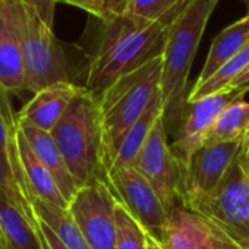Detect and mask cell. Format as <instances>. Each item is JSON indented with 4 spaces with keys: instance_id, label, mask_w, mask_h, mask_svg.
<instances>
[{
    "instance_id": "cell-1",
    "label": "cell",
    "mask_w": 249,
    "mask_h": 249,
    "mask_svg": "<svg viewBox=\"0 0 249 249\" xmlns=\"http://www.w3.org/2000/svg\"><path fill=\"white\" fill-rule=\"evenodd\" d=\"M98 22L100 33L82 85L97 98L123 75L163 54L169 25L142 21L129 14L106 17Z\"/></svg>"
},
{
    "instance_id": "cell-2",
    "label": "cell",
    "mask_w": 249,
    "mask_h": 249,
    "mask_svg": "<svg viewBox=\"0 0 249 249\" xmlns=\"http://www.w3.org/2000/svg\"><path fill=\"white\" fill-rule=\"evenodd\" d=\"M220 0H189L169 22L163 50L161 97L166 126L188 108V78L202 34Z\"/></svg>"
},
{
    "instance_id": "cell-3",
    "label": "cell",
    "mask_w": 249,
    "mask_h": 249,
    "mask_svg": "<svg viewBox=\"0 0 249 249\" xmlns=\"http://www.w3.org/2000/svg\"><path fill=\"white\" fill-rule=\"evenodd\" d=\"M50 134L81 186L106 180L101 113L95 95L82 87Z\"/></svg>"
},
{
    "instance_id": "cell-4",
    "label": "cell",
    "mask_w": 249,
    "mask_h": 249,
    "mask_svg": "<svg viewBox=\"0 0 249 249\" xmlns=\"http://www.w3.org/2000/svg\"><path fill=\"white\" fill-rule=\"evenodd\" d=\"M161 72L163 54L137 71L123 75L98 97L106 175L114 161L124 135L161 92Z\"/></svg>"
},
{
    "instance_id": "cell-5",
    "label": "cell",
    "mask_w": 249,
    "mask_h": 249,
    "mask_svg": "<svg viewBox=\"0 0 249 249\" xmlns=\"http://www.w3.org/2000/svg\"><path fill=\"white\" fill-rule=\"evenodd\" d=\"M19 31L27 91L36 94L60 82H71L65 52L36 8L24 0H9Z\"/></svg>"
},
{
    "instance_id": "cell-6",
    "label": "cell",
    "mask_w": 249,
    "mask_h": 249,
    "mask_svg": "<svg viewBox=\"0 0 249 249\" xmlns=\"http://www.w3.org/2000/svg\"><path fill=\"white\" fill-rule=\"evenodd\" d=\"M243 140L245 137L218 144H204L186 161H179V202L182 207L194 211L220 186L239 156Z\"/></svg>"
},
{
    "instance_id": "cell-7",
    "label": "cell",
    "mask_w": 249,
    "mask_h": 249,
    "mask_svg": "<svg viewBox=\"0 0 249 249\" xmlns=\"http://www.w3.org/2000/svg\"><path fill=\"white\" fill-rule=\"evenodd\" d=\"M106 182L116 201L160 245L164 243L169 213L150 182L135 167H114Z\"/></svg>"
},
{
    "instance_id": "cell-8",
    "label": "cell",
    "mask_w": 249,
    "mask_h": 249,
    "mask_svg": "<svg viewBox=\"0 0 249 249\" xmlns=\"http://www.w3.org/2000/svg\"><path fill=\"white\" fill-rule=\"evenodd\" d=\"M194 213L230 234L249 237V179L242 150L220 186L198 204Z\"/></svg>"
},
{
    "instance_id": "cell-9",
    "label": "cell",
    "mask_w": 249,
    "mask_h": 249,
    "mask_svg": "<svg viewBox=\"0 0 249 249\" xmlns=\"http://www.w3.org/2000/svg\"><path fill=\"white\" fill-rule=\"evenodd\" d=\"M68 211L91 249H117L116 198L106 180L81 186Z\"/></svg>"
},
{
    "instance_id": "cell-10",
    "label": "cell",
    "mask_w": 249,
    "mask_h": 249,
    "mask_svg": "<svg viewBox=\"0 0 249 249\" xmlns=\"http://www.w3.org/2000/svg\"><path fill=\"white\" fill-rule=\"evenodd\" d=\"M134 167L150 182L170 214L179 202L180 172L179 160L167 140L164 114L154 124Z\"/></svg>"
},
{
    "instance_id": "cell-11",
    "label": "cell",
    "mask_w": 249,
    "mask_h": 249,
    "mask_svg": "<svg viewBox=\"0 0 249 249\" xmlns=\"http://www.w3.org/2000/svg\"><path fill=\"white\" fill-rule=\"evenodd\" d=\"M243 95L245 94L239 92L237 89L227 88L213 95L204 97L199 101L188 104L183 120L172 145L173 153L179 161H186L196 150L205 144L223 110L230 103Z\"/></svg>"
},
{
    "instance_id": "cell-12",
    "label": "cell",
    "mask_w": 249,
    "mask_h": 249,
    "mask_svg": "<svg viewBox=\"0 0 249 249\" xmlns=\"http://www.w3.org/2000/svg\"><path fill=\"white\" fill-rule=\"evenodd\" d=\"M164 249H226L214 224L182 205L173 208L164 234Z\"/></svg>"
},
{
    "instance_id": "cell-13",
    "label": "cell",
    "mask_w": 249,
    "mask_h": 249,
    "mask_svg": "<svg viewBox=\"0 0 249 249\" xmlns=\"http://www.w3.org/2000/svg\"><path fill=\"white\" fill-rule=\"evenodd\" d=\"M0 85L9 94H19L27 91L19 31L9 0H0Z\"/></svg>"
},
{
    "instance_id": "cell-14",
    "label": "cell",
    "mask_w": 249,
    "mask_h": 249,
    "mask_svg": "<svg viewBox=\"0 0 249 249\" xmlns=\"http://www.w3.org/2000/svg\"><path fill=\"white\" fill-rule=\"evenodd\" d=\"M81 88L82 85L73 82H60L43 88L30 98L17 114V119L30 122L43 131L52 132Z\"/></svg>"
},
{
    "instance_id": "cell-15",
    "label": "cell",
    "mask_w": 249,
    "mask_h": 249,
    "mask_svg": "<svg viewBox=\"0 0 249 249\" xmlns=\"http://www.w3.org/2000/svg\"><path fill=\"white\" fill-rule=\"evenodd\" d=\"M17 126L22 132L25 140L28 141L33 151L41 160V163L53 175L62 195L65 196V199L69 204L72 201V198L76 195V192L79 191L81 185L75 180V178L69 172L66 161H65L54 138L52 137V134L34 126V124H31L30 122L19 120V119H18Z\"/></svg>"
},
{
    "instance_id": "cell-16",
    "label": "cell",
    "mask_w": 249,
    "mask_h": 249,
    "mask_svg": "<svg viewBox=\"0 0 249 249\" xmlns=\"http://www.w3.org/2000/svg\"><path fill=\"white\" fill-rule=\"evenodd\" d=\"M15 131L17 128H11L0 114V191L8 194L27 214L36 217L17 150Z\"/></svg>"
},
{
    "instance_id": "cell-17",
    "label": "cell",
    "mask_w": 249,
    "mask_h": 249,
    "mask_svg": "<svg viewBox=\"0 0 249 249\" xmlns=\"http://www.w3.org/2000/svg\"><path fill=\"white\" fill-rule=\"evenodd\" d=\"M0 237L6 249H44L37 217L27 214L3 191H0Z\"/></svg>"
},
{
    "instance_id": "cell-18",
    "label": "cell",
    "mask_w": 249,
    "mask_h": 249,
    "mask_svg": "<svg viewBox=\"0 0 249 249\" xmlns=\"http://www.w3.org/2000/svg\"><path fill=\"white\" fill-rule=\"evenodd\" d=\"M15 142H17V150H18L19 161L28 191L56 207L68 210L69 204L62 195L53 175L33 151V148L30 147L22 132L18 129V126L15 131Z\"/></svg>"
},
{
    "instance_id": "cell-19",
    "label": "cell",
    "mask_w": 249,
    "mask_h": 249,
    "mask_svg": "<svg viewBox=\"0 0 249 249\" xmlns=\"http://www.w3.org/2000/svg\"><path fill=\"white\" fill-rule=\"evenodd\" d=\"M249 44V14L226 27L211 43L204 68L196 79V85L210 79L226 62Z\"/></svg>"
},
{
    "instance_id": "cell-20",
    "label": "cell",
    "mask_w": 249,
    "mask_h": 249,
    "mask_svg": "<svg viewBox=\"0 0 249 249\" xmlns=\"http://www.w3.org/2000/svg\"><path fill=\"white\" fill-rule=\"evenodd\" d=\"M164 114V106H163V97L161 92L151 101V104L148 106V108L145 110V113L132 124V128L128 131V134L124 135L117 154L114 157V161L111 164L110 169L114 167H134L135 161L138 159L140 151L142 150L144 144L147 142L154 124L157 123V120ZM108 169V170H110ZM107 170V172H108ZM107 176V175H106Z\"/></svg>"
},
{
    "instance_id": "cell-21",
    "label": "cell",
    "mask_w": 249,
    "mask_h": 249,
    "mask_svg": "<svg viewBox=\"0 0 249 249\" xmlns=\"http://www.w3.org/2000/svg\"><path fill=\"white\" fill-rule=\"evenodd\" d=\"M30 202L33 205L36 217L40 221L46 223L68 249H91L68 210L56 207L31 192Z\"/></svg>"
},
{
    "instance_id": "cell-22",
    "label": "cell",
    "mask_w": 249,
    "mask_h": 249,
    "mask_svg": "<svg viewBox=\"0 0 249 249\" xmlns=\"http://www.w3.org/2000/svg\"><path fill=\"white\" fill-rule=\"evenodd\" d=\"M249 131V103L243 97L230 103L217 119L205 144H218L242 138Z\"/></svg>"
},
{
    "instance_id": "cell-23",
    "label": "cell",
    "mask_w": 249,
    "mask_h": 249,
    "mask_svg": "<svg viewBox=\"0 0 249 249\" xmlns=\"http://www.w3.org/2000/svg\"><path fill=\"white\" fill-rule=\"evenodd\" d=\"M249 66V44L245 46L237 54H234L229 62H226L210 79L202 84H195L188 95V104L199 101L204 97L213 95L223 89L230 88L233 81L240 76V73Z\"/></svg>"
},
{
    "instance_id": "cell-24",
    "label": "cell",
    "mask_w": 249,
    "mask_h": 249,
    "mask_svg": "<svg viewBox=\"0 0 249 249\" xmlns=\"http://www.w3.org/2000/svg\"><path fill=\"white\" fill-rule=\"evenodd\" d=\"M189 0H131L129 15L148 22H170Z\"/></svg>"
},
{
    "instance_id": "cell-25",
    "label": "cell",
    "mask_w": 249,
    "mask_h": 249,
    "mask_svg": "<svg viewBox=\"0 0 249 249\" xmlns=\"http://www.w3.org/2000/svg\"><path fill=\"white\" fill-rule=\"evenodd\" d=\"M117 249H148L147 231L116 201Z\"/></svg>"
},
{
    "instance_id": "cell-26",
    "label": "cell",
    "mask_w": 249,
    "mask_h": 249,
    "mask_svg": "<svg viewBox=\"0 0 249 249\" xmlns=\"http://www.w3.org/2000/svg\"><path fill=\"white\" fill-rule=\"evenodd\" d=\"M65 3L79 8V9L88 12L89 15H92L94 18L100 19L103 17L106 0H66Z\"/></svg>"
},
{
    "instance_id": "cell-27",
    "label": "cell",
    "mask_w": 249,
    "mask_h": 249,
    "mask_svg": "<svg viewBox=\"0 0 249 249\" xmlns=\"http://www.w3.org/2000/svg\"><path fill=\"white\" fill-rule=\"evenodd\" d=\"M57 5V0H33V6L41 17V19L53 28L54 25V8Z\"/></svg>"
},
{
    "instance_id": "cell-28",
    "label": "cell",
    "mask_w": 249,
    "mask_h": 249,
    "mask_svg": "<svg viewBox=\"0 0 249 249\" xmlns=\"http://www.w3.org/2000/svg\"><path fill=\"white\" fill-rule=\"evenodd\" d=\"M0 114L3 116V119L8 122L11 128L14 129L17 128L18 119H17V114L14 113V108L9 100V92L2 85H0Z\"/></svg>"
},
{
    "instance_id": "cell-29",
    "label": "cell",
    "mask_w": 249,
    "mask_h": 249,
    "mask_svg": "<svg viewBox=\"0 0 249 249\" xmlns=\"http://www.w3.org/2000/svg\"><path fill=\"white\" fill-rule=\"evenodd\" d=\"M220 239L223 240L226 249H249V237H239V236H234V234H230L221 229H218L215 224H214Z\"/></svg>"
},
{
    "instance_id": "cell-30",
    "label": "cell",
    "mask_w": 249,
    "mask_h": 249,
    "mask_svg": "<svg viewBox=\"0 0 249 249\" xmlns=\"http://www.w3.org/2000/svg\"><path fill=\"white\" fill-rule=\"evenodd\" d=\"M129 6H131V0H106L103 17L100 19L113 15H126L129 12Z\"/></svg>"
},
{
    "instance_id": "cell-31",
    "label": "cell",
    "mask_w": 249,
    "mask_h": 249,
    "mask_svg": "<svg viewBox=\"0 0 249 249\" xmlns=\"http://www.w3.org/2000/svg\"><path fill=\"white\" fill-rule=\"evenodd\" d=\"M37 220H38V218H37ZM38 229H40V231H41V234H43V237H44V240L47 242V245H49L50 249H68V248L62 243V240L56 236V233H54L46 223H43V221L38 220Z\"/></svg>"
},
{
    "instance_id": "cell-32",
    "label": "cell",
    "mask_w": 249,
    "mask_h": 249,
    "mask_svg": "<svg viewBox=\"0 0 249 249\" xmlns=\"http://www.w3.org/2000/svg\"><path fill=\"white\" fill-rule=\"evenodd\" d=\"M242 156H243V164H245V170L249 179V132H246L245 140H243V145H242Z\"/></svg>"
},
{
    "instance_id": "cell-33",
    "label": "cell",
    "mask_w": 249,
    "mask_h": 249,
    "mask_svg": "<svg viewBox=\"0 0 249 249\" xmlns=\"http://www.w3.org/2000/svg\"><path fill=\"white\" fill-rule=\"evenodd\" d=\"M249 82V66L240 73V76L239 78H236L234 81H233V84L230 85V88H233V89H239V88H242L243 85H246Z\"/></svg>"
},
{
    "instance_id": "cell-34",
    "label": "cell",
    "mask_w": 249,
    "mask_h": 249,
    "mask_svg": "<svg viewBox=\"0 0 249 249\" xmlns=\"http://www.w3.org/2000/svg\"><path fill=\"white\" fill-rule=\"evenodd\" d=\"M148 249H164V246L160 245L159 242H156L153 237L148 236Z\"/></svg>"
},
{
    "instance_id": "cell-35",
    "label": "cell",
    "mask_w": 249,
    "mask_h": 249,
    "mask_svg": "<svg viewBox=\"0 0 249 249\" xmlns=\"http://www.w3.org/2000/svg\"><path fill=\"white\" fill-rule=\"evenodd\" d=\"M237 91H239V92H242V94H246V92L249 91V82H248L246 85H243L242 88H239Z\"/></svg>"
},
{
    "instance_id": "cell-36",
    "label": "cell",
    "mask_w": 249,
    "mask_h": 249,
    "mask_svg": "<svg viewBox=\"0 0 249 249\" xmlns=\"http://www.w3.org/2000/svg\"><path fill=\"white\" fill-rule=\"evenodd\" d=\"M0 249H6V246H5V243H3L2 237H0Z\"/></svg>"
},
{
    "instance_id": "cell-37",
    "label": "cell",
    "mask_w": 249,
    "mask_h": 249,
    "mask_svg": "<svg viewBox=\"0 0 249 249\" xmlns=\"http://www.w3.org/2000/svg\"><path fill=\"white\" fill-rule=\"evenodd\" d=\"M43 240H44V237H43ZM44 249H50V248H49V245H47V242H46V240H44Z\"/></svg>"
},
{
    "instance_id": "cell-38",
    "label": "cell",
    "mask_w": 249,
    "mask_h": 249,
    "mask_svg": "<svg viewBox=\"0 0 249 249\" xmlns=\"http://www.w3.org/2000/svg\"><path fill=\"white\" fill-rule=\"evenodd\" d=\"M24 2H27V3H30V5H33V0H24Z\"/></svg>"
},
{
    "instance_id": "cell-39",
    "label": "cell",
    "mask_w": 249,
    "mask_h": 249,
    "mask_svg": "<svg viewBox=\"0 0 249 249\" xmlns=\"http://www.w3.org/2000/svg\"><path fill=\"white\" fill-rule=\"evenodd\" d=\"M66 2V0H57V3H65Z\"/></svg>"
},
{
    "instance_id": "cell-40",
    "label": "cell",
    "mask_w": 249,
    "mask_h": 249,
    "mask_svg": "<svg viewBox=\"0 0 249 249\" xmlns=\"http://www.w3.org/2000/svg\"><path fill=\"white\" fill-rule=\"evenodd\" d=\"M243 2H245L246 5H249V0H243Z\"/></svg>"
},
{
    "instance_id": "cell-41",
    "label": "cell",
    "mask_w": 249,
    "mask_h": 249,
    "mask_svg": "<svg viewBox=\"0 0 249 249\" xmlns=\"http://www.w3.org/2000/svg\"><path fill=\"white\" fill-rule=\"evenodd\" d=\"M0 15H2V11H0Z\"/></svg>"
}]
</instances>
